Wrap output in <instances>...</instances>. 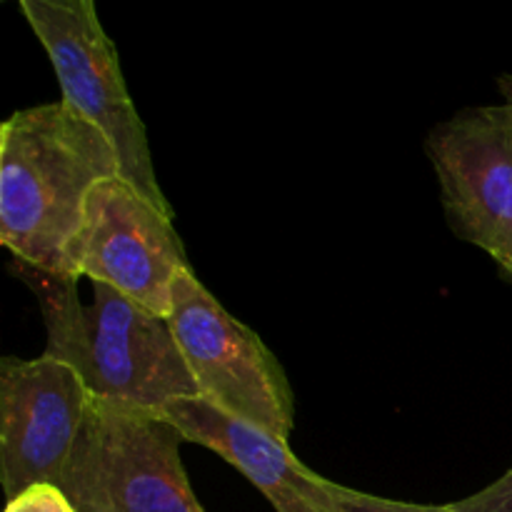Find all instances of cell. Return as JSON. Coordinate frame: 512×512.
Returning <instances> with one entry per match:
<instances>
[{"label": "cell", "mask_w": 512, "mask_h": 512, "mask_svg": "<svg viewBox=\"0 0 512 512\" xmlns=\"http://www.w3.org/2000/svg\"><path fill=\"white\" fill-rule=\"evenodd\" d=\"M425 150L453 233L485 250L512 283V140L503 103L435 125Z\"/></svg>", "instance_id": "52a82bcc"}, {"label": "cell", "mask_w": 512, "mask_h": 512, "mask_svg": "<svg viewBox=\"0 0 512 512\" xmlns=\"http://www.w3.org/2000/svg\"><path fill=\"white\" fill-rule=\"evenodd\" d=\"M500 90L505 95V120H508V130H510V140H512V78H503L500 80Z\"/></svg>", "instance_id": "4fadbf2b"}, {"label": "cell", "mask_w": 512, "mask_h": 512, "mask_svg": "<svg viewBox=\"0 0 512 512\" xmlns=\"http://www.w3.org/2000/svg\"><path fill=\"white\" fill-rule=\"evenodd\" d=\"M18 10L48 53L65 103L110 140L123 178L173 215L155 175L148 130L125 85L118 48L93 0H20Z\"/></svg>", "instance_id": "3957f363"}, {"label": "cell", "mask_w": 512, "mask_h": 512, "mask_svg": "<svg viewBox=\"0 0 512 512\" xmlns=\"http://www.w3.org/2000/svg\"><path fill=\"white\" fill-rule=\"evenodd\" d=\"M450 505L455 512H512V468L480 493Z\"/></svg>", "instance_id": "8fae6325"}, {"label": "cell", "mask_w": 512, "mask_h": 512, "mask_svg": "<svg viewBox=\"0 0 512 512\" xmlns=\"http://www.w3.org/2000/svg\"><path fill=\"white\" fill-rule=\"evenodd\" d=\"M15 265L38 298L48 333L45 355L70 365L93 403L160 415L170 403L200 398L168 320L103 283H90L93 303L83 305L78 280Z\"/></svg>", "instance_id": "7a4b0ae2"}, {"label": "cell", "mask_w": 512, "mask_h": 512, "mask_svg": "<svg viewBox=\"0 0 512 512\" xmlns=\"http://www.w3.org/2000/svg\"><path fill=\"white\" fill-rule=\"evenodd\" d=\"M118 175L110 140L63 98L15 110L0 125V243L25 268L78 280L88 198Z\"/></svg>", "instance_id": "6da1fadb"}, {"label": "cell", "mask_w": 512, "mask_h": 512, "mask_svg": "<svg viewBox=\"0 0 512 512\" xmlns=\"http://www.w3.org/2000/svg\"><path fill=\"white\" fill-rule=\"evenodd\" d=\"M183 435L158 415L90 403L55 488L78 512H205L180 460Z\"/></svg>", "instance_id": "277c9868"}, {"label": "cell", "mask_w": 512, "mask_h": 512, "mask_svg": "<svg viewBox=\"0 0 512 512\" xmlns=\"http://www.w3.org/2000/svg\"><path fill=\"white\" fill-rule=\"evenodd\" d=\"M335 512H455L453 505H418L405 500H388L363 490L345 488L333 480Z\"/></svg>", "instance_id": "30bf717a"}, {"label": "cell", "mask_w": 512, "mask_h": 512, "mask_svg": "<svg viewBox=\"0 0 512 512\" xmlns=\"http://www.w3.org/2000/svg\"><path fill=\"white\" fill-rule=\"evenodd\" d=\"M168 323L200 398L288 443L295 398L283 365L258 333L220 305L193 268L175 283Z\"/></svg>", "instance_id": "5b68a950"}, {"label": "cell", "mask_w": 512, "mask_h": 512, "mask_svg": "<svg viewBox=\"0 0 512 512\" xmlns=\"http://www.w3.org/2000/svg\"><path fill=\"white\" fill-rule=\"evenodd\" d=\"M90 403L80 375L50 355L0 360V480L5 500L35 485L60 483Z\"/></svg>", "instance_id": "ba28073f"}, {"label": "cell", "mask_w": 512, "mask_h": 512, "mask_svg": "<svg viewBox=\"0 0 512 512\" xmlns=\"http://www.w3.org/2000/svg\"><path fill=\"white\" fill-rule=\"evenodd\" d=\"M190 268L173 215L123 175L90 193L73 250L75 278L103 283L158 318H170L173 288Z\"/></svg>", "instance_id": "8992f818"}, {"label": "cell", "mask_w": 512, "mask_h": 512, "mask_svg": "<svg viewBox=\"0 0 512 512\" xmlns=\"http://www.w3.org/2000/svg\"><path fill=\"white\" fill-rule=\"evenodd\" d=\"M168 420L185 443L203 445L233 465L265 495L275 512H335L333 480L313 473L290 453L288 443L245 423L203 398L170 403Z\"/></svg>", "instance_id": "9c48e42d"}, {"label": "cell", "mask_w": 512, "mask_h": 512, "mask_svg": "<svg viewBox=\"0 0 512 512\" xmlns=\"http://www.w3.org/2000/svg\"><path fill=\"white\" fill-rule=\"evenodd\" d=\"M5 512H78L55 485H35L8 500Z\"/></svg>", "instance_id": "7c38bea8"}]
</instances>
